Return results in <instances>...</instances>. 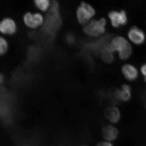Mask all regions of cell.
Listing matches in <instances>:
<instances>
[{
	"label": "cell",
	"mask_w": 146,
	"mask_h": 146,
	"mask_svg": "<svg viewBox=\"0 0 146 146\" xmlns=\"http://www.w3.org/2000/svg\"><path fill=\"white\" fill-rule=\"evenodd\" d=\"M4 77L2 74H0V85L2 84L3 82Z\"/></svg>",
	"instance_id": "e0dca14e"
},
{
	"label": "cell",
	"mask_w": 146,
	"mask_h": 146,
	"mask_svg": "<svg viewBox=\"0 0 146 146\" xmlns=\"http://www.w3.org/2000/svg\"><path fill=\"white\" fill-rule=\"evenodd\" d=\"M119 134L117 128L113 125L104 126L102 129V135L105 141L113 142L117 139Z\"/></svg>",
	"instance_id": "52a82bcc"
},
{
	"label": "cell",
	"mask_w": 146,
	"mask_h": 146,
	"mask_svg": "<svg viewBox=\"0 0 146 146\" xmlns=\"http://www.w3.org/2000/svg\"><path fill=\"white\" fill-rule=\"evenodd\" d=\"M34 4L36 8L42 12H46L49 10L51 5L49 0H35Z\"/></svg>",
	"instance_id": "7c38bea8"
},
{
	"label": "cell",
	"mask_w": 146,
	"mask_h": 146,
	"mask_svg": "<svg viewBox=\"0 0 146 146\" xmlns=\"http://www.w3.org/2000/svg\"><path fill=\"white\" fill-rule=\"evenodd\" d=\"M78 146H88L87 145H84V144H82V145H79Z\"/></svg>",
	"instance_id": "ac0fdd59"
},
{
	"label": "cell",
	"mask_w": 146,
	"mask_h": 146,
	"mask_svg": "<svg viewBox=\"0 0 146 146\" xmlns=\"http://www.w3.org/2000/svg\"><path fill=\"white\" fill-rule=\"evenodd\" d=\"M106 19L101 18L99 20L92 19L83 26V31L88 36L97 37L103 34L106 31Z\"/></svg>",
	"instance_id": "7a4b0ae2"
},
{
	"label": "cell",
	"mask_w": 146,
	"mask_h": 146,
	"mask_svg": "<svg viewBox=\"0 0 146 146\" xmlns=\"http://www.w3.org/2000/svg\"><path fill=\"white\" fill-rule=\"evenodd\" d=\"M96 14V11L89 4L82 2L76 11V16L78 23L84 26L92 20Z\"/></svg>",
	"instance_id": "3957f363"
},
{
	"label": "cell",
	"mask_w": 146,
	"mask_h": 146,
	"mask_svg": "<svg viewBox=\"0 0 146 146\" xmlns=\"http://www.w3.org/2000/svg\"><path fill=\"white\" fill-rule=\"evenodd\" d=\"M108 44L114 52H117L119 57L122 60L127 59L132 53V48L130 43L122 36H115Z\"/></svg>",
	"instance_id": "6da1fadb"
},
{
	"label": "cell",
	"mask_w": 146,
	"mask_h": 146,
	"mask_svg": "<svg viewBox=\"0 0 146 146\" xmlns=\"http://www.w3.org/2000/svg\"><path fill=\"white\" fill-rule=\"evenodd\" d=\"M104 115L106 119L112 125L119 123L121 117L120 110L115 106L108 107L105 110Z\"/></svg>",
	"instance_id": "30bf717a"
},
{
	"label": "cell",
	"mask_w": 146,
	"mask_h": 146,
	"mask_svg": "<svg viewBox=\"0 0 146 146\" xmlns=\"http://www.w3.org/2000/svg\"><path fill=\"white\" fill-rule=\"evenodd\" d=\"M131 88L129 85L123 84L121 89L116 90L114 92V97L118 101L127 102L131 98Z\"/></svg>",
	"instance_id": "9c48e42d"
},
{
	"label": "cell",
	"mask_w": 146,
	"mask_h": 146,
	"mask_svg": "<svg viewBox=\"0 0 146 146\" xmlns=\"http://www.w3.org/2000/svg\"><path fill=\"white\" fill-rule=\"evenodd\" d=\"M121 71L125 78L128 81H134L138 78V70L133 65L125 64L122 68Z\"/></svg>",
	"instance_id": "8fae6325"
},
{
	"label": "cell",
	"mask_w": 146,
	"mask_h": 146,
	"mask_svg": "<svg viewBox=\"0 0 146 146\" xmlns=\"http://www.w3.org/2000/svg\"><path fill=\"white\" fill-rule=\"evenodd\" d=\"M23 20L24 24L29 28L36 29L42 26L44 22V18L42 13L39 12H27L24 15Z\"/></svg>",
	"instance_id": "277c9868"
},
{
	"label": "cell",
	"mask_w": 146,
	"mask_h": 146,
	"mask_svg": "<svg viewBox=\"0 0 146 146\" xmlns=\"http://www.w3.org/2000/svg\"><path fill=\"white\" fill-rule=\"evenodd\" d=\"M108 16L111 25L114 27H119L127 23V15L124 10L112 11L109 12Z\"/></svg>",
	"instance_id": "5b68a950"
},
{
	"label": "cell",
	"mask_w": 146,
	"mask_h": 146,
	"mask_svg": "<svg viewBox=\"0 0 146 146\" xmlns=\"http://www.w3.org/2000/svg\"><path fill=\"white\" fill-rule=\"evenodd\" d=\"M141 71L144 78H146V64L142 65V67H141Z\"/></svg>",
	"instance_id": "2e32d148"
},
{
	"label": "cell",
	"mask_w": 146,
	"mask_h": 146,
	"mask_svg": "<svg viewBox=\"0 0 146 146\" xmlns=\"http://www.w3.org/2000/svg\"><path fill=\"white\" fill-rule=\"evenodd\" d=\"M114 53L108 44L106 46L103 50L102 57L106 62L110 63L113 61L114 59Z\"/></svg>",
	"instance_id": "4fadbf2b"
},
{
	"label": "cell",
	"mask_w": 146,
	"mask_h": 146,
	"mask_svg": "<svg viewBox=\"0 0 146 146\" xmlns=\"http://www.w3.org/2000/svg\"><path fill=\"white\" fill-rule=\"evenodd\" d=\"M17 26L14 20L6 17L0 21V33L4 35H13L16 33Z\"/></svg>",
	"instance_id": "8992f818"
},
{
	"label": "cell",
	"mask_w": 146,
	"mask_h": 146,
	"mask_svg": "<svg viewBox=\"0 0 146 146\" xmlns=\"http://www.w3.org/2000/svg\"><path fill=\"white\" fill-rule=\"evenodd\" d=\"M8 42L3 36H0V56L5 54L8 50Z\"/></svg>",
	"instance_id": "5bb4252c"
},
{
	"label": "cell",
	"mask_w": 146,
	"mask_h": 146,
	"mask_svg": "<svg viewBox=\"0 0 146 146\" xmlns=\"http://www.w3.org/2000/svg\"><path fill=\"white\" fill-rule=\"evenodd\" d=\"M127 35L129 40L135 44H142L145 40V35L144 32L137 27H131L128 32Z\"/></svg>",
	"instance_id": "ba28073f"
},
{
	"label": "cell",
	"mask_w": 146,
	"mask_h": 146,
	"mask_svg": "<svg viewBox=\"0 0 146 146\" xmlns=\"http://www.w3.org/2000/svg\"><path fill=\"white\" fill-rule=\"evenodd\" d=\"M144 81L146 82V78H144Z\"/></svg>",
	"instance_id": "d6986e66"
},
{
	"label": "cell",
	"mask_w": 146,
	"mask_h": 146,
	"mask_svg": "<svg viewBox=\"0 0 146 146\" xmlns=\"http://www.w3.org/2000/svg\"><path fill=\"white\" fill-rule=\"evenodd\" d=\"M96 146H114L112 142L106 141H101L97 144Z\"/></svg>",
	"instance_id": "9a60e30c"
}]
</instances>
